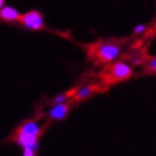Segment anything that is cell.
<instances>
[{
  "label": "cell",
  "mask_w": 156,
  "mask_h": 156,
  "mask_svg": "<svg viewBox=\"0 0 156 156\" xmlns=\"http://www.w3.org/2000/svg\"><path fill=\"white\" fill-rule=\"evenodd\" d=\"M0 18H3L4 20H9V22L17 20L20 18V13L12 6H3L0 9Z\"/></svg>",
  "instance_id": "8992f818"
},
{
  "label": "cell",
  "mask_w": 156,
  "mask_h": 156,
  "mask_svg": "<svg viewBox=\"0 0 156 156\" xmlns=\"http://www.w3.org/2000/svg\"><path fill=\"white\" fill-rule=\"evenodd\" d=\"M38 137L37 136H33V135H29V133H26V132H18V136H17V144L19 146H22L23 149L26 147H30L33 149L34 151L38 150Z\"/></svg>",
  "instance_id": "3957f363"
},
{
  "label": "cell",
  "mask_w": 156,
  "mask_h": 156,
  "mask_svg": "<svg viewBox=\"0 0 156 156\" xmlns=\"http://www.w3.org/2000/svg\"><path fill=\"white\" fill-rule=\"evenodd\" d=\"M150 66L154 71H156V58H151L150 60Z\"/></svg>",
  "instance_id": "7c38bea8"
},
{
  "label": "cell",
  "mask_w": 156,
  "mask_h": 156,
  "mask_svg": "<svg viewBox=\"0 0 156 156\" xmlns=\"http://www.w3.org/2000/svg\"><path fill=\"white\" fill-rule=\"evenodd\" d=\"M20 132H26V133H29V135H33V136H37L41 133V127L38 126L37 122H33V121H29V122H26L23 126L19 128Z\"/></svg>",
  "instance_id": "52a82bcc"
},
{
  "label": "cell",
  "mask_w": 156,
  "mask_h": 156,
  "mask_svg": "<svg viewBox=\"0 0 156 156\" xmlns=\"http://www.w3.org/2000/svg\"><path fill=\"white\" fill-rule=\"evenodd\" d=\"M146 30V27L144 26V24H138L137 27H135V29H133V32L136 33V34H140V33H144Z\"/></svg>",
  "instance_id": "8fae6325"
},
{
  "label": "cell",
  "mask_w": 156,
  "mask_h": 156,
  "mask_svg": "<svg viewBox=\"0 0 156 156\" xmlns=\"http://www.w3.org/2000/svg\"><path fill=\"white\" fill-rule=\"evenodd\" d=\"M132 61H133V62H135V64H136V65H138V64H140V62H141V61H140L138 58H133V60H132Z\"/></svg>",
  "instance_id": "4fadbf2b"
},
{
  "label": "cell",
  "mask_w": 156,
  "mask_h": 156,
  "mask_svg": "<svg viewBox=\"0 0 156 156\" xmlns=\"http://www.w3.org/2000/svg\"><path fill=\"white\" fill-rule=\"evenodd\" d=\"M119 53H121V46L115 43H103L97 50L98 57L104 62L114 61L119 56Z\"/></svg>",
  "instance_id": "6da1fadb"
},
{
  "label": "cell",
  "mask_w": 156,
  "mask_h": 156,
  "mask_svg": "<svg viewBox=\"0 0 156 156\" xmlns=\"http://www.w3.org/2000/svg\"><path fill=\"white\" fill-rule=\"evenodd\" d=\"M3 5H4V0H0V9L3 8Z\"/></svg>",
  "instance_id": "5bb4252c"
},
{
  "label": "cell",
  "mask_w": 156,
  "mask_h": 156,
  "mask_svg": "<svg viewBox=\"0 0 156 156\" xmlns=\"http://www.w3.org/2000/svg\"><path fill=\"white\" fill-rule=\"evenodd\" d=\"M67 98H69V94H60V95H57V97H55L53 103H55V104H62V103H66Z\"/></svg>",
  "instance_id": "9c48e42d"
},
{
  "label": "cell",
  "mask_w": 156,
  "mask_h": 156,
  "mask_svg": "<svg viewBox=\"0 0 156 156\" xmlns=\"http://www.w3.org/2000/svg\"><path fill=\"white\" fill-rule=\"evenodd\" d=\"M91 93H93V88L89 87V85H84V87L76 90L75 97H76V99H85V98H88Z\"/></svg>",
  "instance_id": "ba28073f"
},
{
  "label": "cell",
  "mask_w": 156,
  "mask_h": 156,
  "mask_svg": "<svg viewBox=\"0 0 156 156\" xmlns=\"http://www.w3.org/2000/svg\"><path fill=\"white\" fill-rule=\"evenodd\" d=\"M131 74H132L131 66L128 64H124V62H117V64H114L112 67V75L117 80L127 79Z\"/></svg>",
  "instance_id": "277c9868"
},
{
  "label": "cell",
  "mask_w": 156,
  "mask_h": 156,
  "mask_svg": "<svg viewBox=\"0 0 156 156\" xmlns=\"http://www.w3.org/2000/svg\"><path fill=\"white\" fill-rule=\"evenodd\" d=\"M20 22L24 24L27 28L33 29V30H38L43 27V17L41 15L40 12H28L26 14H23L19 18Z\"/></svg>",
  "instance_id": "7a4b0ae2"
},
{
  "label": "cell",
  "mask_w": 156,
  "mask_h": 156,
  "mask_svg": "<svg viewBox=\"0 0 156 156\" xmlns=\"http://www.w3.org/2000/svg\"><path fill=\"white\" fill-rule=\"evenodd\" d=\"M67 111H69V107L66 103H62V104H56L55 107L51 108V111L48 112V115L51 117L52 119H56V121H61L64 119L65 117L67 115Z\"/></svg>",
  "instance_id": "5b68a950"
},
{
  "label": "cell",
  "mask_w": 156,
  "mask_h": 156,
  "mask_svg": "<svg viewBox=\"0 0 156 156\" xmlns=\"http://www.w3.org/2000/svg\"><path fill=\"white\" fill-rule=\"evenodd\" d=\"M23 156H36V151L30 147H26L23 149Z\"/></svg>",
  "instance_id": "30bf717a"
}]
</instances>
